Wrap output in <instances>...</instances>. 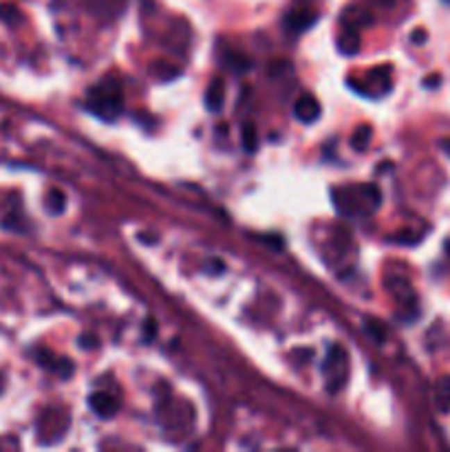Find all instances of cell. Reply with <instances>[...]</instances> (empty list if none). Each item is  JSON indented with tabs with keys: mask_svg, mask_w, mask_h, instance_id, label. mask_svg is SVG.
Returning <instances> with one entry per match:
<instances>
[{
	"mask_svg": "<svg viewBox=\"0 0 450 452\" xmlns=\"http://www.w3.org/2000/svg\"><path fill=\"white\" fill-rule=\"evenodd\" d=\"M86 106L102 119H112L122 112V91L117 82H102L89 91Z\"/></svg>",
	"mask_w": 450,
	"mask_h": 452,
	"instance_id": "obj_1",
	"label": "cell"
},
{
	"mask_svg": "<svg viewBox=\"0 0 450 452\" xmlns=\"http://www.w3.org/2000/svg\"><path fill=\"white\" fill-rule=\"evenodd\" d=\"M322 373H324V378H327V386H329V391L335 393V391H340L344 380H347V353H344V349L342 346H331L329 349V353L327 358H324V364H322Z\"/></svg>",
	"mask_w": 450,
	"mask_h": 452,
	"instance_id": "obj_2",
	"label": "cell"
},
{
	"mask_svg": "<svg viewBox=\"0 0 450 452\" xmlns=\"http://www.w3.org/2000/svg\"><path fill=\"white\" fill-rule=\"evenodd\" d=\"M320 110L322 108L318 104V99L311 95H303L300 99H296V104H294V115L303 124H314L320 117Z\"/></svg>",
	"mask_w": 450,
	"mask_h": 452,
	"instance_id": "obj_3",
	"label": "cell"
},
{
	"mask_svg": "<svg viewBox=\"0 0 450 452\" xmlns=\"http://www.w3.org/2000/svg\"><path fill=\"white\" fill-rule=\"evenodd\" d=\"M82 3L91 14L102 18H115L126 7V0H82Z\"/></svg>",
	"mask_w": 450,
	"mask_h": 452,
	"instance_id": "obj_4",
	"label": "cell"
},
{
	"mask_svg": "<svg viewBox=\"0 0 450 452\" xmlns=\"http://www.w3.org/2000/svg\"><path fill=\"white\" fill-rule=\"evenodd\" d=\"M89 406H91V410L95 412L97 417H104V419L112 417L119 408L117 399H112L108 393H93L89 397Z\"/></svg>",
	"mask_w": 450,
	"mask_h": 452,
	"instance_id": "obj_5",
	"label": "cell"
},
{
	"mask_svg": "<svg viewBox=\"0 0 450 452\" xmlns=\"http://www.w3.org/2000/svg\"><path fill=\"white\" fill-rule=\"evenodd\" d=\"M38 362L42 364V367L56 371L60 378H71L73 375V362L71 360H62V358H56L53 353H38Z\"/></svg>",
	"mask_w": 450,
	"mask_h": 452,
	"instance_id": "obj_6",
	"label": "cell"
},
{
	"mask_svg": "<svg viewBox=\"0 0 450 452\" xmlns=\"http://www.w3.org/2000/svg\"><path fill=\"white\" fill-rule=\"evenodd\" d=\"M316 20H318V16L311 14V11H292V14H287V18H285V27L290 29V31L303 33V31H307Z\"/></svg>",
	"mask_w": 450,
	"mask_h": 452,
	"instance_id": "obj_7",
	"label": "cell"
},
{
	"mask_svg": "<svg viewBox=\"0 0 450 452\" xmlns=\"http://www.w3.org/2000/svg\"><path fill=\"white\" fill-rule=\"evenodd\" d=\"M225 104V82L223 80H212V84L208 86L206 91V106L212 112H219Z\"/></svg>",
	"mask_w": 450,
	"mask_h": 452,
	"instance_id": "obj_8",
	"label": "cell"
},
{
	"mask_svg": "<svg viewBox=\"0 0 450 452\" xmlns=\"http://www.w3.org/2000/svg\"><path fill=\"white\" fill-rule=\"evenodd\" d=\"M435 404L442 412H448L450 410V375L442 378L435 386Z\"/></svg>",
	"mask_w": 450,
	"mask_h": 452,
	"instance_id": "obj_9",
	"label": "cell"
},
{
	"mask_svg": "<svg viewBox=\"0 0 450 452\" xmlns=\"http://www.w3.org/2000/svg\"><path fill=\"white\" fill-rule=\"evenodd\" d=\"M241 144L245 153H254L258 148V133H256V124L254 122H245L241 128Z\"/></svg>",
	"mask_w": 450,
	"mask_h": 452,
	"instance_id": "obj_10",
	"label": "cell"
},
{
	"mask_svg": "<svg viewBox=\"0 0 450 452\" xmlns=\"http://www.w3.org/2000/svg\"><path fill=\"white\" fill-rule=\"evenodd\" d=\"M65 208H67L65 192L58 190V187H53V190L47 194V212H49V215L58 217V215H62V212H65Z\"/></svg>",
	"mask_w": 450,
	"mask_h": 452,
	"instance_id": "obj_11",
	"label": "cell"
},
{
	"mask_svg": "<svg viewBox=\"0 0 450 452\" xmlns=\"http://www.w3.org/2000/svg\"><path fill=\"white\" fill-rule=\"evenodd\" d=\"M369 144H371V128H369V126H360V128L356 131V135L351 137L353 150H358V153H365Z\"/></svg>",
	"mask_w": 450,
	"mask_h": 452,
	"instance_id": "obj_12",
	"label": "cell"
},
{
	"mask_svg": "<svg viewBox=\"0 0 450 452\" xmlns=\"http://www.w3.org/2000/svg\"><path fill=\"white\" fill-rule=\"evenodd\" d=\"M384 329H386V326H384L380 320H375V318H369V320L365 322V331L373 337L375 342H380V344L386 340V331H384Z\"/></svg>",
	"mask_w": 450,
	"mask_h": 452,
	"instance_id": "obj_13",
	"label": "cell"
},
{
	"mask_svg": "<svg viewBox=\"0 0 450 452\" xmlns=\"http://www.w3.org/2000/svg\"><path fill=\"white\" fill-rule=\"evenodd\" d=\"M225 65H228L234 73H245L252 67V62H249L245 56H228L225 58Z\"/></svg>",
	"mask_w": 450,
	"mask_h": 452,
	"instance_id": "obj_14",
	"label": "cell"
},
{
	"mask_svg": "<svg viewBox=\"0 0 450 452\" xmlns=\"http://www.w3.org/2000/svg\"><path fill=\"white\" fill-rule=\"evenodd\" d=\"M393 241L399 245H415L419 243V234H412V232H399L393 236Z\"/></svg>",
	"mask_w": 450,
	"mask_h": 452,
	"instance_id": "obj_15",
	"label": "cell"
},
{
	"mask_svg": "<svg viewBox=\"0 0 450 452\" xmlns=\"http://www.w3.org/2000/svg\"><path fill=\"white\" fill-rule=\"evenodd\" d=\"M0 18H3L5 22H14V20L20 18V14H18L16 7H11V5H0Z\"/></svg>",
	"mask_w": 450,
	"mask_h": 452,
	"instance_id": "obj_16",
	"label": "cell"
},
{
	"mask_svg": "<svg viewBox=\"0 0 450 452\" xmlns=\"http://www.w3.org/2000/svg\"><path fill=\"white\" fill-rule=\"evenodd\" d=\"M144 329H146V333H144V340H146V342H150V340H153V337L157 335V322H155V320H146Z\"/></svg>",
	"mask_w": 450,
	"mask_h": 452,
	"instance_id": "obj_17",
	"label": "cell"
},
{
	"mask_svg": "<svg viewBox=\"0 0 450 452\" xmlns=\"http://www.w3.org/2000/svg\"><path fill=\"white\" fill-rule=\"evenodd\" d=\"M426 31L424 29H417V31H412V35H410V42L412 44H422V42H426Z\"/></svg>",
	"mask_w": 450,
	"mask_h": 452,
	"instance_id": "obj_18",
	"label": "cell"
},
{
	"mask_svg": "<svg viewBox=\"0 0 450 452\" xmlns=\"http://www.w3.org/2000/svg\"><path fill=\"white\" fill-rule=\"evenodd\" d=\"M440 75H431V78L424 80V86H428V89H435V86H440Z\"/></svg>",
	"mask_w": 450,
	"mask_h": 452,
	"instance_id": "obj_19",
	"label": "cell"
},
{
	"mask_svg": "<svg viewBox=\"0 0 450 452\" xmlns=\"http://www.w3.org/2000/svg\"><path fill=\"white\" fill-rule=\"evenodd\" d=\"M440 150H442L446 157H450V137H446V140H440Z\"/></svg>",
	"mask_w": 450,
	"mask_h": 452,
	"instance_id": "obj_20",
	"label": "cell"
},
{
	"mask_svg": "<svg viewBox=\"0 0 450 452\" xmlns=\"http://www.w3.org/2000/svg\"><path fill=\"white\" fill-rule=\"evenodd\" d=\"M80 344H95V337H80Z\"/></svg>",
	"mask_w": 450,
	"mask_h": 452,
	"instance_id": "obj_21",
	"label": "cell"
},
{
	"mask_svg": "<svg viewBox=\"0 0 450 452\" xmlns=\"http://www.w3.org/2000/svg\"><path fill=\"white\" fill-rule=\"evenodd\" d=\"M444 3H450V0H444Z\"/></svg>",
	"mask_w": 450,
	"mask_h": 452,
	"instance_id": "obj_22",
	"label": "cell"
}]
</instances>
